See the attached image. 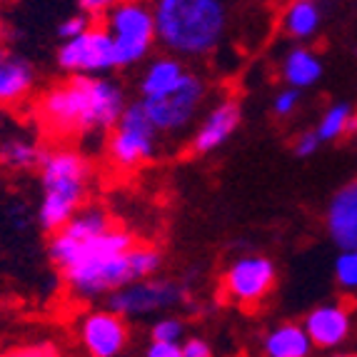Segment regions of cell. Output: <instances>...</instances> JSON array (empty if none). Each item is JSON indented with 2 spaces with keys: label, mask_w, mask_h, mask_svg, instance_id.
Wrapping results in <instances>:
<instances>
[{
  "label": "cell",
  "mask_w": 357,
  "mask_h": 357,
  "mask_svg": "<svg viewBox=\"0 0 357 357\" xmlns=\"http://www.w3.org/2000/svg\"><path fill=\"white\" fill-rule=\"evenodd\" d=\"M300 105H303V90L285 85V88L278 90L273 98V115L278 120H287L298 113Z\"/></svg>",
  "instance_id": "24"
},
{
  "label": "cell",
  "mask_w": 357,
  "mask_h": 357,
  "mask_svg": "<svg viewBox=\"0 0 357 357\" xmlns=\"http://www.w3.org/2000/svg\"><path fill=\"white\" fill-rule=\"evenodd\" d=\"M320 148H322V140L315 130H303L292 140V153L298 155V158H303V160L305 158H312Z\"/></svg>",
  "instance_id": "26"
},
{
  "label": "cell",
  "mask_w": 357,
  "mask_h": 357,
  "mask_svg": "<svg viewBox=\"0 0 357 357\" xmlns=\"http://www.w3.org/2000/svg\"><path fill=\"white\" fill-rule=\"evenodd\" d=\"M303 328L315 350H340L350 340L352 315L342 303H325L310 310Z\"/></svg>",
  "instance_id": "13"
},
{
  "label": "cell",
  "mask_w": 357,
  "mask_h": 357,
  "mask_svg": "<svg viewBox=\"0 0 357 357\" xmlns=\"http://www.w3.org/2000/svg\"><path fill=\"white\" fill-rule=\"evenodd\" d=\"M10 355H18V357H53V355H60V347H55V342H50V340H38V342H28V345L15 347Z\"/></svg>",
  "instance_id": "27"
},
{
  "label": "cell",
  "mask_w": 357,
  "mask_h": 357,
  "mask_svg": "<svg viewBox=\"0 0 357 357\" xmlns=\"http://www.w3.org/2000/svg\"><path fill=\"white\" fill-rule=\"evenodd\" d=\"M357 128V107L350 102H333V105L320 115L315 132L322 143H337L342 137L352 135Z\"/></svg>",
  "instance_id": "21"
},
{
  "label": "cell",
  "mask_w": 357,
  "mask_h": 357,
  "mask_svg": "<svg viewBox=\"0 0 357 357\" xmlns=\"http://www.w3.org/2000/svg\"><path fill=\"white\" fill-rule=\"evenodd\" d=\"M38 173V208L36 220L43 232L58 230L83 205L90 203L96 167L80 148L58 143L45 148Z\"/></svg>",
  "instance_id": "2"
},
{
  "label": "cell",
  "mask_w": 357,
  "mask_h": 357,
  "mask_svg": "<svg viewBox=\"0 0 357 357\" xmlns=\"http://www.w3.org/2000/svg\"><path fill=\"white\" fill-rule=\"evenodd\" d=\"M98 20L113 40L118 70L137 66L153 53L155 43H158L153 3H148V0H118Z\"/></svg>",
  "instance_id": "5"
},
{
  "label": "cell",
  "mask_w": 357,
  "mask_h": 357,
  "mask_svg": "<svg viewBox=\"0 0 357 357\" xmlns=\"http://www.w3.org/2000/svg\"><path fill=\"white\" fill-rule=\"evenodd\" d=\"M335 282L340 290H357V248H342L335 257Z\"/></svg>",
  "instance_id": "22"
},
{
  "label": "cell",
  "mask_w": 357,
  "mask_h": 357,
  "mask_svg": "<svg viewBox=\"0 0 357 357\" xmlns=\"http://www.w3.org/2000/svg\"><path fill=\"white\" fill-rule=\"evenodd\" d=\"M278 25L292 43H310L322 28L320 0H285Z\"/></svg>",
  "instance_id": "16"
},
{
  "label": "cell",
  "mask_w": 357,
  "mask_h": 357,
  "mask_svg": "<svg viewBox=\"0 0 357 357\" xmlns=\"http://www.w3.org/2000/svg\"><path fill=\"white\" fill-rule=\"evenodd\" d=\"M150 123L160 135H183L200 118L203 102L208 100V83L197 73L188 70L170 93L158 98H140Z\"/></svg>",
  "instance_id": "7"
},
{
  "label": "cell",
  "mask_w": 357,
  "mask_h": 357,
  "mask_svg": "<svg viewBox=\"0 0 357 357\" xmlns=\"http://www.w3.org/2000/svg\"><path fill=\"white\" fill-rule=\"evenodd\" d=\"M145 355L148 357H183L178 342H162V340H150L148 347H145Z\"/></svg>",
  "instance_id": "29"
},
{
  "label": "cell",
  "mask_w": 357,
  "mask_h": 357,
  "mask_svg": "<svg viewBox=\"0 0 357 357\" xmlns=\"http://www.w3.org/2000/svg\"><path fill=\"white\" fill-rule=\"evenodd\" d=\"M185 337H188V325H185V320L178 315H167V312H162V315L153 322V328H150V340L178 342L180 345Z\"/></svg>",
  "instance_id": "23"
},
{
  "label": "cell",
  "mask_w": 357,
  "mask_h": 357,
  "mask_svg": "<svg viewBox=\"0 0 357 357\" xmlns=\"http://www.w3.org/2000/svg\"><path fill=\"white\" fill-rule=\"evenodd\" d=\"M352 137H355V145H357V128H355V132H352Z\"/></svg>",
  "instance_id": "32"
},
{
  "label": "cell",
  "mask_w": 357,
  "mask_h": 357,
  "mask_svg": "<svg viewBox=\"0 0 357 357\" xmlns=\"http://www.w3.org/2000/svg\"><path fill=\"white\" fill-rule=\"evenodd\" d=\"M128 105L126 90L107 75H68L36 96V118L58 143L105 135Z\"/></svg>",
  "instance_id": "1"
},
{
  "label": "cell",
  "mask_w": 357,
  "mask_h": 357,
  "mask_svg": "<svg viewBox=\"0 0 357 357\" xmlns=\"http://www.w3.org/2000/svg\"><path fill=\"white\" fill-rule=\"evenodd\" d=\"M278 285V268L265 255H240L225 268L220 278L222 298L250 310L262 305Z\"/></svg>",
  "instance_id": "9"
},
{
  "label": "cell",
  "mask_w": 357,
  "mask_h": 357,
  "mask_svg": "<svg viewBox=\"0 0 357 357\" xmlns=\"http://www.w3.org/2000/svg\"><path fill=\"white\" fill-rule=\"evenodd\" d=\"M55 63L66 75H107L118 70L113 40L100 20H96L80 36L60 40Z\"/></svg>",
  "instance_id": "10"
},
{
  "label": "cell",
  "mask_w": 357,
  "mask_h": 357,
  "mask_svg": "<svg viewBox=\"0 0 357 357\" xmlns=\"http://www.w3.org/2000/svg\"><path fill=\"white\" fill-rule=\"evenodd\" d=\"M38 93V70L28 58L0 45V105L20 107Z\"/></svg>",
  "instance_id": "14"
},
{
  "label": "cell",
  "mask_w": 357,
  "mask_h": 357,
  "mask_svg": "<svg viewBox=\"0 0 357 357\" xmlns=\"http://www.w3.org/2000/svg\"><path fill=\"white\" fill-rule=\"evenodd\" d=\"M155 38L183 60H200L220 48L227 30L225 0H153Z\"/></svg>",
  "instance_id": "3"
},
{
  "label": "cell",
  "mask_w": 357,
  "mask_h": 357,
  "mask_svg": "<svg viewBox=\"0 0 357 357\" xmlns=\"http://www.w3.org/2000/svg\"><path fill=\"white\" fill-rule=\"evenodd\" d=\"M180 350H183V357H210L213 355V347H210L208 340L203 337H185L180 342Z\"/></svg>",
  "instance_id": "28"
},
{
  "label": "cell",
  "mask_w": 357,
  "mask_h": 357,
  "mask_svg": "<svg viewBox=\"0 0 357 357\" xmlns=\"http://www.w3.org/2000/svg\"><path fill=\"white\" fill-rule=\"evenodd\" d=\"M98 18H93L90 13H85V10H75V13H70L68 18H63V23L58 25V38L60 40H68V38H75V36H80L83 30H88L90 25L96 23Z\"/></svg>",
  "instance_id": "25"
},
{
  "label": "cell",
  "mask_w": 357,
  "mask_h": 357,
  "mask_svg": "<svg viewBox=\"0 0 357 357\" xmlns=\"http://www.w3.org/2000/svg\"><path fill=\"white\" fill-rule=\"evenodd\" d=\"M243 107L238 98H222L208 107V113L195 123V130L190 137L192 155H210L220 150L240 128Z\"/></svg>",
  "instance_id": "12"
},
{
  "label": "cell",
  "mask_w": 357,
  "mask_h": 357,
  "mask_svg": "<svg viewBox=\"0 0 357 357\" xmlns=\"http://www.w3.org/2000/svg\"><path fill=\"white\" fill-rule=\"evenodd\" d=\"M8 126V107L6 105H0V130Z\"/></svg>",
  "instance_id": "31"
},
{
  "label": "cell",
  "mask_w": 357,
  "mask_h": 357,
  "mask_svg": "<svg viewBox=\"0 0 357 357\" xmlns=\"http://www.w3.org/2000/svg\"><path fill=\"white\" fill-rule=\"evenodd\" d=\"M118 0H75L77 10H85L90 13L93 18H100L102 13L107 10V8H113Z\"/></svg>",
  "instance_id": "30"
},
{
  "label": "cell",
  "mask_w": 357,
  "mask_h": 357,
  "mask_svg": "<svg viewBox=\"0 0 357 357\" xmlns=\"http://www.w3.org/2000/svg\"><path fill=\"white\" fill-rule=\"evenodd\" d=\"M162 268V252L153 245H130L128 250L115 255L96 257V260L80 262L63 270V282L73 300L77 303H96L105 300L118 287L132 280H143L150 275H158Z\"/></svg>",
  "instance_id": "4"
},
{
  "label": "cell",
  "mask_w": 357,
  "mask_h": 357,
  "mask_svg": "<svg viewBox=\"0 0 357 357\" xmlns=\"http://www.w3.org/2000/svg\"><path fill=\"white\" fill-rule=\"evenodd\" d=\"M77 345L90 357H118L130 345V322L105 307L88 310L75 322Z\"/></svg>",
  "instance_id": "11"
},
{
  "label": "cell",
  "mask_w": 357,
  "mask_h": 357,
  "mask_svg": "<svg viewBox=\"0 0 357 357\" xmlns=\"http://www.w3.org/2000/svg\"><path fill=\"white\" fill-rule=\"evenodd\" d=\"M45 148L40 140L25 132H15L0 140V165L13 170V173H30L40 162Z\"/></svg>",
  "instance_id": "20"
},
{
  "label": "cell",
  "mask_w": 357,
  "mask_h": 357,
  "mask_svg": "<svg viewBox=\"0 0 357 357\" xmlns=\"http://www.w3.org/2000/svg\"><path fill=\"white\" fill-rule=\"evenodd\" d=\"M188 303V287L170 278L150 275L143 280H132L118 287L105 298V305L126 320H140V317L162 315Z\"/></svg>",
  "instance_id": "8"
},
{
  "label": "cell",
  "mask_w": 357,
  "mask_h": 357,
  "mask_svg": "<svg viewBox=\"0 0 357 357\" xmlns=\"http://www.w3.org/2000/svg\"><path fill=\"white\" fill-rule=\"evenodd\" d=\"M322 73H325V66H322L320 55L312 48H307L305 43H298L295 48H290L282 55L280 75H282V80H285V85L307 90V88H312V85H317Z\"/></svg>",
  "instance_id": "18"
},
{
  "label": "cell",
  "mask_w": 357,
  "mask_h": 357,
  "mask_svg": "<svg viewBox=\"0 0 357 357\" xmlns=\"http://www.w3.org/2000/svg\"><path fill=\"white\" fill-rule=\"evenodd\" d=\"M325 230L337 250L357 248V180L337 188L330 197L325 208Z\"/></svg>",
  "instance_id": "15"
},
{
  "label": "cell",
  "mask_w": 357,
  "mask_h": 357,
  "mask_svg": "<svg viewBox=\"0 0 357 357\" xmlns=\"http://www.w3.org/2000/svg\"><path fill=\"white\" fill-rule=\"evenodd\" d=\"M260 350L268 357H307L315 347L303 322H280L262 335Z\"/></svg>",
  "instance_id": "19"
},
{
  "label": "cell",
  "mask_w": 357,
  "mask_h": 357,
  "mask_svg": "<svg viewBox=\"0 0 357 357\" xmlns=\"http://www.w3.org/2000/svg\"><path fill=\"white\" fill-rule=\"evenodd\" d=\"M105 158L107 162L120 170H137L158 155V128L150 123L143 100H132L123 107L115 126L105 132Z\"/></svg>",
  "instance_id": "6"
},
{
  "label": "cell",
  "mask_w": 357,
  "mask_h": 357,
  "mask_svg": "<svg viewBox=\"0 0 357 357\" xmlns=\"http://www.w3.org/2000/svg\"><path fill=\"white\" fill-rule=\"evenodd\" d=\"M188 73L185 60L178 55L162 53L158 58H153L145 66L143 75L137 80V90H140V98H158L165 96L175 85L183 80V75Z\"/></svg>",
  "instance_id": "17"
}]
</instances>
